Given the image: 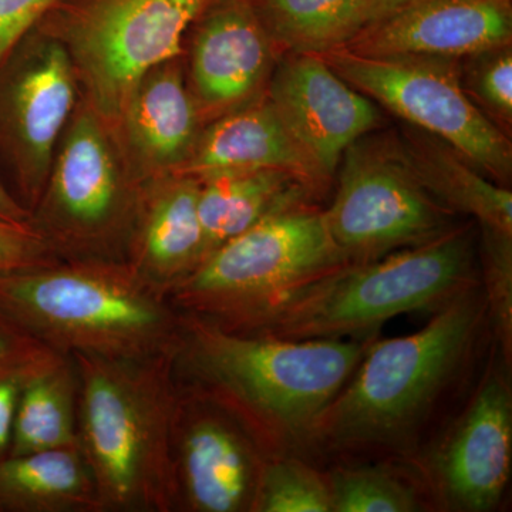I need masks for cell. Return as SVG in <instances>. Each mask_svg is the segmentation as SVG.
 I'll use <instances>...</instances> for the list:
<instances>
[{"mask_svg": "<svg viewBox=\"0 0 512 512\" xmlns=\"http://www.w3.org/2000/svg\"><path fill=\"white\" fill-rule=\"evenodd\" d=\"M261 170L298 175L320 194L332 183L296 143L266 93L205 124L175 174L201 183L218 175Z\"/></svg>", "mask_w": 512, "mask_h": 512, "instance_id": "obj_16", "label": "cell"}, {"mask_svg": "<svg viewBox=\"0 0 512 512\" xmlns=\"http://www.w3.org/2000/svg\"><path fill=\"white\" fill-rule=\"evenodd\" d=\"M55 352L0 369V458L8 456L20 393L29 377L57 359Z\"/></svg>", "mask_w": 512, "mask_h": 512, "instance_id": "obj_30", "label": "cell"}, {"mask_svg": "<svg viewBox=\"0 0 512 512\" xmlns=\"http://www.w3.org/2000/svg\"><path fill=\"white\" fill-rule=\"evenodd\" d=\"M279 57L322 53L365 26L367 0H252Z\"/></svg>", "mask_w": 512, "mask_h": 512, "instance_id": "obj_23", "label": "cell"}, {"mask_svg": "<svg viewBox=\"0 0 512 512\" xmlns=\"http://www.w3.org/2000/svg\"><path fill=\"white\" fill-rule=\"evenodd\" d=\"M512 45V0H430L359 30L343 47L365 56L464 59Z\"/></svg>", "mask_w": 512, "mask_h": 512, "instance_id": "obj_14", "label": "cell"}, {"mask_svg": "<svg viewBox=\"0 0 512 512\" xmlns=\"http://www.w3.org/2000/svg\"><path fill=\"white\" fill-rule=\"evenodd\" d=\"M461 83L487 119L510 137L512 127V45L493 47L460 62Z\"/></svg>", "mask_w": 512, "mask_h": 512, "instance_id": "obj_27", "label": "cell"}, {"mask_svg": "<svg viewBox=\"0 0 512 512\" xmlns=\"http://www.w3.org/2000/svg\"><path fill=\"white\" fill-rule=\"evenodd\" d=\"M53 352L0 313V369Z\"/></svg>", "mask_w": 512, "mask_h": 512, "instance_id": "obj_32", "label": "cell"}, {"mask_svg": "<svg viewBox=\"0 0 512 512\" xmlns=\"http://www.w3.org/2000/svg\"><path fill=\"white\" fill-rule=\"evenodd\" d=\"M198 190L197 180L180 174L165 175L141 187L126 259L163 291L204 261Z\"/></svg>", "mask_w": 512, "mask_h": 512, "instance_id": "obj_18", "label": "cell"}, {"mask_svg": "<svg viewBox=\"0 0 512 512\" xmlns=\"http://www.w3.org/2000/svg\"><path fill=\"white\" fill-rule=\"evenodd\" d=\"M141 187L109 124L80 99L33 208L32 225L59 258L126 259Z\"/></svg>", "mask_w": 512, "mask_h": 512, "instance_id": "obj_7", "label": "cell"}, {"mask_svg": "<svg viewBox=\"0 0 512 512\" xmlns=\"http://www.w3.org/2000/svg\"><path fill=\"white\" fill-rule=\"evenodd\" d=\"M476 265V224H457L416 247L339 266L225 329L289 340L363 335L404 313L437 311L476 288Z\"/></svg>", "mask_w": 512, "mask_h": 512, "instance_id": "obj_1", "label": "cell"}, {"mask_svg": "<svg viewBox=\"0 0 512 512\" xmlns=\"http://www.w3.org/2000/svg\"><path fill=\"white\" fill-rule=\"evenodd\" d=\"M212 0H56L36 28L69 56L80 99L113 128L138 80L181 56Z\"/></svg>", "mask_w": 512, "mask_h": 512, "instance_id": "obj_6", "label": "cell"}, {"mask_svg": "<svg viewBox=\"0 0 512 512\" xmlns=\"http://www.w3.org/2000/svg\"><path fill=\"white\" fill-rule=\"evenodd\" d=\"M202 127L178 56L138 80L111 131L128 170L144 184L177 173Z\"/></svg>", "mask_w": 512, "mask_h": 512, "instance_id": "obj_15", "label": "cell"}, {"mask_svg": "<svg viewBox=\"0 0 512 512\" xmlns=\"http://www.w3.org/2000/svg\"><path fill=\"white\" fill-rule=\"evenodd\" d=\"M485 312L476 286L437 309L412 335L369 343L308 439L333 450L404 444L460 373Z\"/></svg>", "mask_w": 512, "mask_h": 512, "instance_id": "obj_3", "label": "cell"}, {"mask_svg": "<svg viewBox=\"0 0 512 512\" xmlns=\"http://www.w3.org/2000/svg\"><path fill=\"white\" fill-rule=\"evenodd\" d=\"M319 195L308 181L282 170L225 174L201 181L198 217L204 259L269 215L315 204Z\"/></svg>", "mask_w": 512, "mask_h": 512, "instance_id": "obj_20", "label": "cell"}, {"mask_svg": "<svg viewBox=\"0 0 512 512\" xmlns=\"http://www.w3.org/2000/svg\"><path fill=\"white\" fill-rule=\"evenodd\" d=\"M511 456V390L503 377L491 375L441 453L447 497L461 510H491L507 487Z\"/></svg>", "mask_w": 512, "mask_h": 512, "instance_id": "obj_17", "label": "cell"}, {"mask_svg": "<svg viewBox=\"0 0 512 512\" xmlns=\"http://www.w3.org/2000/svg\"><path fill=\"white\" fill-rule=\"evenodd\" d=\"M0 313L47 348L109 359L156 355L174 329L163 289L127 259L59 258L0 274Z\"/></svg>", "mask_w": 512, "mask_h": 512, "instance_id": "obj_2", "label": "cell"}, {"mask_svg": "<svg viewBox=\"0 0 512 512\" xmlns=\"http://www.w3.org/2000/svg\"><path fill=\"white\" fill-rule=\"evenodd\" d=\"M185 494L202 512H235L254 505L259 476L245 441L218 417L191 421L180 444Z\"/></svg>", "mask_w": 512, "mask_h": 512, "instance_id": "obj_19", "label": "cell"}, {"mask_svg": "<svg viewBox=\"0 0 512 512\" xmlns=\"http://www.w3.org/2000/svg\"><path fill=\"white\" fill-rule=\"evenodd\" d=\"M400 143L427 190L480 227L512 234V192L478 171L446 141L407 124Z\"/></svg>", "mask_w": 512, "mask_h": 512, "instance_id": "obj_21", "label": "cell"}, {"mask_svg": "<svg viewBox=\"0 0 512 512\" xmlns=\"http://www.w3.org/2000/svg\"><path fill=\"white\" fill-rule=\"evenodd\" d=\"M56 0H0V59L35 28Z\"/></svg>", "mask_w": 512, "mask_h": 512, "instance_id": "obj_31", "label": "cell"}, {"mask_svg": "<svg viewBox=\"0 0 512 512\" xmlns=\"http://www.w3.org/2000/svg\"><path fill=\"white\" fill-rule=\"evenodd\" d=\"M59 256L32 224L0 218V274L52 264Z\"/></svg>", "mask_w": 512, "mask_h": 512, "instance_id": "obj_29", "label": "cell"}, {"mask_svg": "<svg viewBox=\"0 0 512 512\" xmlns=\"http://www.w3.org/2000/svg\"><path fill=\"white\" fill-rule=\"evenodd\" d=\"M74 357L82 377L80 448L101 505L123 510L170 507L174 473L163 369L143 366L148 357Z\"/></svg>", "mask_w": 512, "mask_h": 512, "instance_id": "obj_4", "label": "cell"}, {"mask_svg": "<svg viewBox=\"0 0 512 512\" xmlns=\"http://www.w3.org/2000/svg\"><path fill=\"white\" fill-rule=\"evenodd\" d=\"M430 2V0H367L365 10V26L386 16L392 15L397 10L410 8L419 3ZM363 26V28H365Z\"/></svg>", "mask_w": 512, "mask_h": 512, "instance_id": "obj_33", "label": "cell"}, {"mask_svg": "<svg viewBox=\"0 0 512 512\" xmlns=\"http://www.w3.org/2000/svg\"><path fill=\"white\" fill-rule=\"evenodd\" d=\"M332 511H420L419 497L409 484L382 467L342 468L328 478Z\"/></svg>", "mask_w": 512, "mask_h": 512, "instance_id": "obj_25", "label": "cell"}, {"mask_svg": "<svg viewBox=\"0 0 512 512\" xmlns=\"http://www.w3.org/2000/svg\"><path fill=\"white\" fill-rule=\"evenodd\" d=\"M0 218L19 224H32V214L5 187L0 180Z\"/></svg>", "mask_w": 512, "mask_h": 512, "instance_id": "obj_34", "label": "cell"}, {"mask_svg": "<svg viewBox=\"0 0 512 512\" xmlns=\"http://www.w3.org/2000/svg\"><path fill=\"white\" fill-rule=\"evenodd\" d=\"M484 299L505 360L512 352V234L480 227Z\"/></svg>", "mask_w": 512, "mask_h": 512, "instance_id": "obj_28", "label": "cell"}, {"mask_svg": "<svg viewBox=\"0 0 512 512\" xmlns=\"http://www.w3.org/2000/svg\"><path fill=\"white\" fill-rule=\"evenodd\" d=\"M79 101L69 56L36 26L0 59V180L30 214Z\"/></svg>", "mask_w": 512, "mask_h": 512, "instance_id": "obj_11", "label": "cell"}, {"mask_svg": "<svg viewBox=\"0 0 512 512\" xmlns=\"http://www.w3.org/2000/svg\"><path fill=\"white\" fill-rule=\"evenodd\" d=\"M181 59L205 126L264 96L279 55L252 0H212L185 33Z\"/></svg>", "mask_w": 512, "mask_h": 512, "instance_id": "obj_12", "label": "cell"}, {"mask_svg": "<svg viewBox=\"0 0 512 512\" xmlns=\"http://www.w3.org/2000/svg\"><path fill=\"white\" fill-rule=\"evenodd\" d=\"M188 325L201 375L266 429L288 439H308L369 346L359 340L232 332L202 318Z\"/></svg>", "mask_w": 512, "mask_h": 512, "instance_id": "obj_5", "label": "cell"}, {"mask_svg": "<svg viewBox=\"0 0 512 512\" xmlns=\"http://www.w3.org/2000/svg\"><path fill=\"white\" fill-rule=\"evenodd\" d=\"M315 55L357 92L410 126L446 141L485 177L510 185L511 138L467 96L461 59L365 56L343 46Z\"/></svg>", "mask_w": 512, "mask_h": 512, "instance_id": "obj_10", "label": "cell"}, {"mask_svg": "<svg viewBox=\"0 0 512 512\" xmlns=\"http://www.w3.org/2000/svg\"><path fill=\"white\" fill-rule=\"evenodd\" d=\"M346 265L315 204L276 212L215 249L168 291L222 328L264 303Z\"/></svg>", "mask_w": 512, "mask_h": 512, "instance_id": "obj_8", "label": "cell"}, {"mask_svg": "<svg viewBox=\"0 0 512 512\" xmlns=\"http://www.w3.org/2000/svg\"><path fill=\"white\" fill-rule=\"evenodd\" d=\"M326 228L346 265L373 261L440 237L457 214L410 163L399 134H367L345 151Z\"/></svg>", "mask_w": 512, "mask_h": 512, "instance_id": "obj_9", "label": "cell"}, {"mask_svg": "<svg viewBox=\"0 0 512 512\" xmlns=\"http://www.w3.org/2000/svg\"><path fill=\"white\" fill-rule=\"evenodd\" d=\"M103 507L80 446L0 458V510L63 511Z\"/></svg>", "mask_w": 512, "mask_h": 512, "instance_id": "obj_22", "label": "cell"}, {"mask_svg": "<svg viewBox=\"0 0 512 512\" xmlns=\"http://www.w3.org/2000/svg\"><path fill=\"white\" fill-rule=\"evenodd\" d=\"M252 507L262 512H332L328 478L302 461H276L259 474Z\"/></svg>", "mask_w": 512, "mask_h": 512, "instance_id": "obj_26", "label": "cell"}, {"mask_svg": "<svg viewBox=\"0 0 512 512\" xmlns=\"http://www.w3.org/2000/svg\"><path fill=\"white\" fill-rule=\"evenodd\" d=\"M266 97L296 143L333 180L343 154L382 124L370 100L315 53L279 57Z\"/></svg>", "mask_w": 512, "mask_h": 512, "instance_id": "obj_13", "label": "cell"}, {"mask_svg": "<svg viewBox=\"0 0 512 512\" xmlns=\"http://www.w3.org/2000/svg\"><path fill=\"white\" fill-rule=\"evenodd\" d=\"M73 380L60 357L23 386L8 456L80 446L74 430Z\"/></svg>", "mask_w": 512, "mask_h": 512, "instance_id": "obj_24", "label": "cell"}]
</instances>
